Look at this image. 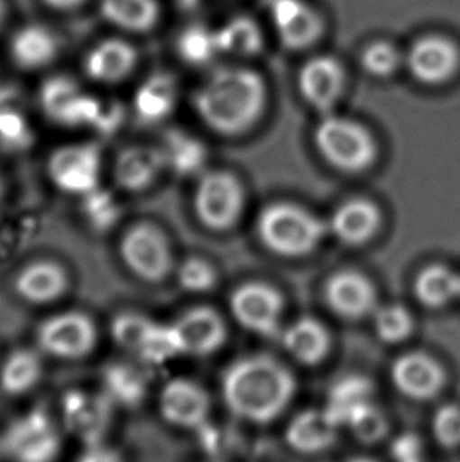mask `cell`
<instances>
[{"mask_svg": "<svg viewBox=\"0 0 460 462\" xmlns=\"http://www.w3.org/2000/svg\"><path fill=\"white\" fill-rule=\"evenodd\" d=\"M257 237L270 253L287 259L309 256L328 234L327 221L293 202H273L257 217Z\"/></svg>", "mask_w": 460, "mask_h": 462, "instance_id": "3957f363", "label": "cell"}, {"mask_svg": "<svg viewBox=\"0 0 460 462\" xmlns=\"http://www.w3.org/2000/svg\"><path fill=\"white\" fill-rule=\"evenodd\" d=\"M160 415L168 425L194 431L207 425L212 401L206 388L187 377L166 382L158 394Z\"/></svg>", "mask_w": 460, "mask_h": 462, "instance_id": "5bb4252c", "label": "cell"}, {"mask_svg": "<svg viewBox=\"0 0 460 462\" xmlns=\"http://www.w3.org/2000/svg\"><path fill=\"white\" fill-rule=\"evenodd\" d=\"M405 50L388 37H373L363 43L358 65L364 75L375 81H388L404 69Z\"/></svg>", "mask_w": 460, "mask_h": 462, "instance_id": "f546056e", "label": "cell"}, {"mask_svg": "<svg viewBox=\"0 0 460 462\" xmlns=\"http://www.w3.org/2000/svg\"><path fill=\"white\" fill-rule=\"evenodd\" d=\"M179 51L187 62L196 63V65L208 62L213 54L219 51L216 35H210L200 27H191L187 32H183V35L179 40Z\"/></svg>", "mask_w": 460, "mask_h": 462, "instance_id": "b9f144b4", "label": "cell"}, {"mask_svg": "<svg viewBox=\"0 0 460 462\" xmlns=\"http://www.w3.org/2000/svg\"><path fill=\"white\" fill-rule=\"evenodd\" d=\"M382 223L379 206L366 198L344 200L327 221L328 234L347 246L369 244L379 234Z\"/></svg>", "mask_w": 460, "mask_h": 462, "instance_id": "44dd1931", "label": "cell"}, {"mask_svg": "<svg viewBox=\"0 0 460 462\" xmlns=\"http://www.w3.org/2000/svg\"><path fill=\"white\" fill-rule=\"evenodd\" d=\"M156 325L158 324L155 320L145 318L143 314L124 312L114 319L111 335L117 346L139 358L149 343L150 337L153 335Z\"/></svg>", "mask_w": 460, "mask_h": 462, "instance_id": "d590c367", "label": "cell"}, {"mask_svg": "<svg viewBox=\"0 0 460 462\" xmlns=\"http://www.w3.org/2000/svg\"><path fill=\"white\" fill-rule=\"evenodd\" d=\"M391 451L396 462H424L423 442L415 434H402L396 439Z\"/></svg>", "mask_w": 460, "mask_h": 462, "instance_id": "ee69618b", "label": "cell"}, {"mask_svg": "<svg viewBox=\"0 0 460 462\" xmlns=\"http://www.w3.org/2000/svg\"><path fill=\"white\" fill-rule=\"evenodd\" d=\"M43 362L35 350L16 349L0 366V390L8 396H23L43 377Z\"/></svg>", "mask_w": 460, "mask_h": 462, "instance_id": "f1b7e54d", "label": "cell"}, {"mask_svg": "<svg viewBox=\"0 0 460 462\" xmlns=\"http://www.w3.org/2000/svg\"><path fill=\"white\" fill-rule=\"evenodd\" d=\"M280 337L287 354L305 366H316L330 354V331L317 319H297L282 328Z\"/></svg>", "mask_w": 460, "mask_h": 462, "instance_id": "cb8c5ba5", "label": "cell"}, {"mask_svg": "<svg viewBox=\"0 0 460 462\" xmlns=\"http://www.w3.org/2000/svg\"><path fill=\"white\" fill-rule=\"evenodd\" d=\"M62 447V430L43 409L19 415L0 438L2 457L10 462H56Z\"/></svg>", "mask_w": 460, "mask_h": 462, "instance_id": "8992f818", "label": "cell"}, {"mask_svg": "<svg viewBox=\"0 0 460 462\" xmlns=\"http://www.w3.org/2000/svg\"><path fill=\"white\" fill-rule=\"evenodd\" d=\"M4 14H5V5H4V0H0V24H2Z\"/></svg>", "mask_w": 460, "mask_h": 462, "instance_id": "c3c4849f", "label": "cell"}, {"mask_svg": "<svg viewBox=\"0 0 460 462\" xmlns=\"http://www.w3.org/2000/svg\"><path fill=\"white\" fill-rule=\"evenodd\" d=\"M230 312L244 330L259 337H280L284 300L278 289L263 282H248L232 292Z\"/></svg>", "mask_w": 460, "mask_h": 462, "instance_id": "8fae6325", "label": "cell"}, {"mask_svg": "<svg viewBox=\"0 0 460 462\" xmlns=\"http://www.w3.org/2000/svg\"><path fill=\"white\" fill-rule=\"evenodd\" d=\"M69 288V276L60 263L38 259L19 270L14 291L31 305H51L60 300Z\"/></svg>", "mask_w": 460, "mask_h": 462, "instance_id": "603a6c76", "label": "cell"}, {"mask_svg": "<svg viewBox=\"0 0 460 462\" xmlns=\"http://www.w3.org/2000/svg\"><path fill=\"white\" fill-rule=\"evenodd\" d=\"M348 69L341 57L325 51L306 56L297 73V88L308 106L331 114L347 94Z\"/></svg>", "mask_w": 460, "mask_h": 462, "instance_id": "30bf717a", "label": "cell"}, {"mask_svg": "<svg viewBox=\"0 0 460 462\" xmlns=\"http://www.w3.org/2000/svg\"><path fill=\"white\" fill-rule=\"evenodd\" d=\"M33 143L31 120L18 88L0 90V144L10 151H24Z\"/></svg>", "mask_w": 460, "mask_h": 462, "instance_id": "83f0119b", "label": "cell"}, {"mask_svg": "<svg viewBox=\"0 0 460 462\" xmlns=\"http://www.w3.org/2000/svg\"><path fill=\"white\" fill-rule=\"evenodd\" d=\"M373 316V330L380 341L385 344L404 343L415 328V319L404 305L390 303L385 307H377Z\"/></svg>", "mask_w": 460, "mask_h": 462, "instance_id": "74e56055", "label": "cell"}, {"mask_svg": "<svg viewBox=\"0 0 460 462\" xmlns=\"http://www.w3.org/2000/svg\"><path fill=\"white\" fill-rule=\"evenodd\" d=\"M105 388L109 400L120 406L136 407L149 393V379L143 369L128 363H115L105 373Z\"/></svg>", "mask_w": 460, "mask_h": 462, "instance_id": "1f68e13d", "label": "cell"}, {"mask_svg": "<svg viewBox=\"0 0 460 462\" xmlns=\"http://www.w3.org/2000/svg\"><path fill=\"white\" fill-rule=\"evenodd\" d=\"M118 251L126 269L143 282H164L174 270V254L168 236L150 221L128 227L120 238Z\"/></svg>", "mask_w": 460, "mask_h": 462, "instance_id": "ba28073f", "label": "cell"}, {"mask_svg": "<svg viewBox=\"0 0 460 462\" xmlns=\"http://www.w3.org/2000/svg\"><path fill=\"white\" fill-rule=\"evenodd\" d=\"M168 168L181 175H191L204 168L207 160L206 147L200 141L185 133H174L161 147Z\"/></svg>", "mask_w": 460, "mask_h": 462, "instance_id": "e575fe53", "label": "cell"}, {"mask_svg": "<svg viewBox=\"0 0 460 462\" xmlns=\"http://www.w3.org/2000/svg\"><path fill=\"white\" fill-rule=\"evenodd\" d=\"M48 5L54 6V8H75V6L81 5L84 0H44Z\"/></svg>", "mask_w": 460, "mask_h": 462, "instance_id": "bcb514c9", "label": "cell"}, {"mask_svg": "<svg viewBox=\"0 0 460 462\" xmlns=\"http://www.w3.org/2000/svg\"><path fill=\"white\" fill-rule=\"evenodd\" d=\"M103 155L95 144H69L52 152L48 160V175L60 191L87 196L100 188Z\"/></svg>", "mask_w": 460, "mask_h": 462, "instance_id": "7c38bea8", "label": "cell"}, {"mask_svg": "<svg viewBox=\"0 0 460 462\" xmlns=\"http://www.w3.org/2000/svg\"><path fill=\"white\" fill-rule=\"evenodd\" d=\"M97 327L87 314L65 311L44 319L37 331L38 347L60 360H79L97 346Z\"/></svg>", "mask_w": 460, "mask_h": 462, "instance_id": "4fadbf2b", "label": "cell"}, {"mask_svg": "<svg viewBox=\"0 0 460 462\" xmlns=\"http://www.w3.org/2000/svg\"><path fill=\"white\" fill-rule=\"evenodd\" d=\"M347 426L354 438L364 445L379 444L386 438L390 430L385 413L373 402L361 409L360 412L354 413V417L348 420Z\"/></svg>", "mask_w": 460, "mask_h": 462, "instance_id": "f35d334b", "label": "cell"}, {"mask_svg": "<svg viewBox=\"0 0 460 462\" xmlns=\"http://www.w3.org/2000/svg\"><path fill=\"white\" fill-rule=\"evenodd\" d=\"M179 88L172 76L155 73L139 88L134 97V113L137 119L155 125L168 119L177 106Z\"/></svg>", "mask_w": 460, "mask_h": 462, "instance_id": "d4e9b609", "label": "cell"}, {"mask_svg": "<svg viewBox=\"0 0 460 462\" xmlns=\"http://www.w3.org/2000/svg\"><path fill=\"white\" fill-rule=\"evenodd\" d=\"M432 436L437 444L445 450L460 448V406L459 404H445L438 407L432 419Z\"/></svg>", "mask_w": 460, "mask_h": 462, "instance_id": "60d3db41", "label": "cell"}, {"mask_svg": "<svg viewBox=\"0 0 460 462\" xmlns=\"http://www.w3.org/2000/svg\"><path fill=\"white\" fill-rule=\"evenodd\" d=\"M268 16L276 42L290 52L311 54L328 33V19L311 0H271Z\"/></svg>", "mask_w": 460, "mask_h": 462, "instance_id": "52a82bcc", "label": "cell"}, {"mask_svg": "<svg viewBox=\"0 0 460 462\" xmlns=\"http://www.w3.org/2000/svg\"><path fill=\"white\" fill-rule=\"evenodd\" d=\"M124 120V107L117 101L105 103V101L97 100L95 105L94 116L88 126H92L95 132L113 133L117 130Z\"/></svg>", "mask_w": 460, "mask_h": 462, "instance_id": "7bdbcfd3", "label": "cell"}, {"mask_svg": "<svg viewBox=\"0 0 460 462\" xmlns=\"http://www.w3.org/2000/svg\"><path fill=\"white\" fill-rule=\"evenodd\" d=\"M417 300L429 310H440L460 299V273L443 263H432L418 272L413 282Z\"/></svg>", "mask_w": 460, "mask_h": 462, "instance_id": "4316f807", "label": "cell"}, {"mask_svg": "<svg viewBox=\"0 0 460 462\" xmlns=\"http://www.w3.org/2000/svg\"><path fill=\"white\" fill-rule=\"evenodd\" d=\"M136 50L122 40H107L98 44L86 59V73L94 81L120 82L136 65Z\"/></svg>", "mask_w": 460, "mask_h": 462, "instance_id": "484cf974", "label": "cell"}, {"mask_svg": "<svg viewBox=\"0 0 460 462\" xmlns=\"http://www.w3.org/2000/svg\"><path fill=\"white\" fill-rule=\"evenodd\" d=\"M244 188L229 171H208L202 174L194 193V212L207 229L229 231L244 210Z\"/></svg>", "mask_w": 460, "mask_h": 462, "instance_id": "9c48e42d", "label": "cell"}, {"mask_svg": "<svg viewBox=\"0 0 460 462\" xmlns=\"http://www.w3.org/2000/svg\"><path fill=\"white\" fill-rule=\"evenodd\" d=\"M297 382L290 369L273 356H242L225 369L221 393L236 419L268 425L292 404Z\"/></svg>", "mask_w": 460, "mask_h": 462, "instance_id": "7a4b0ae2", "label": "cell"}, {"mask_svg": "<svg viewBox=\"0 0 460 462\" xmlns=\"http://www.w3.org/2000/svg\"><path fill=\"white\" fill-rule=\"evenodd\" d=\"M404 69L428 88H438L460 75V40L443 29L419 32L405 46Z\"/></svg>", "mask_w": 460, "mask_h": 462, "instance_id": "5b68a950", "label": "cell"}, {"mask_svg": "<svg viewBox=\"0 0 460 462\" xmlns=\"http://www.w3.org/2000/svg\"><path fill=\"white\" fill-rule=\"evenodd\" d=\"M345 462H379L377 459H373V457H350V459H347Z\"/></svg>", "mask_w": 460, "mask_h": 462, "instance_id": "7dc6e473", "label": "cell"}, {"mask_svg": "<svg viewBox=\"0 0 460 462\" xmlns=\"http://www.w3.org/2000/svg\"><path fill=\"white\" fill-rule=\"evenodd\" d=\"M168 168L161 147L134 144L118 152L114 160V181L128 193H141L155 183Z\"/></svg>", "mask_w": 460, "mask_h": 462, "instance_id": "ffe728a7", "label": "cell"}, {"mask_svg": "<svg viewBox=\"0 0 460 462\" xmlns=\"http://www.w3.org/2000/svg\"><path fill=\"white\" fill-rule=\"evenodd\" d=\"M62 423L84 447L101 444L113 423V401L105 393L69 392L62 401Z\"/></svg>", "mask_w": 460, "mask_h": 462, "instance_id": "9a60e30c", "label": "cell"}, {"mask_svg": "<svg viewBox=\"0 0 460 462\" xmlns=\"http://www.w3.org/2000/svg\"><path fill=\"white\" fill-rule=\"evenodd\" d=\"M2 193H4V185H2V179H0V199H2Z\"/></svg>", "mask_w": 460, "mask_h": 462, "instance_id": "681fc988", "label": "cell"}, {"mask_svg": "<svg viewBox=\"0 0 460 462\" xmlns=\"http://www.w3.org/2000/svg\"><path fill=\"white\" fill-rule=\"evenodd\" d=\"M0 457H2V450H0Z\"/></svg>", "mask_w": 460, "mask_h": 462, "instance_id": "f907efd6", "label": "cell"}, {"mask_svg": "<svg viewBox=\"0 0 460 462\" xmlns=\"http://www.w3.org/2000/svg\"><path fill=\"white\" fill-rule=\"evenodd\" d=\"M325 301L339 318L347 320L373 316L377 310L373 282L356 270H339L325 282Z\"/></svg>", "mask_w": 460, "mask_h": 462, "instance_id": "ac0fdd59", "label": "cell"}, {"mask_svg": "<svg viewBox=\"0 0 460 462\" xmlns=\"http://www.w3.org/2000/svg\"><path fill=\"white\" fill-rule=\"evenodd\" d=\"M343 426L327 409H306L297 413L286 428V444L299 455L314 457L336 444Z\"/></svg>", "mask_w": 460, "mask_h": 462, "instance_id": "7402d4cb", "label": "cell"}, {"mask_svg": "<svg viewBox=\"0 0 460 462\" xmlns=\"http://www.w3.org/2000/svg\"><path fill=\"white\" fill-rule=\"evenodd\" d=\"M390 375L399 393L419 402L434 400L446 385V373L438 360L418 350L398 356Z\"/></svg>", "mask_w": 460, "mask_h": 462, "instance_id": "2e32d148", "label": "cell"}, {"mask_svg": "<svg viewBox=\"0 0 460 462\" xmlns=\"http://www.w3.org/2000/svg\"><path fill=\"white\" fill-rule=\"evenodd\" d=\"M170 327L181 356H212L223 347L227 337L225 319L210 307L189 308Z\"/></svg>", "mask_w": 460, "mask_h": 462, "instance_id": "e0dca14e", "label": "cell"}, {"mask_svg": "<svg viewBox=\"0 0 460 462\" xmlns=\"http://www.w3.org/2000/svg\"><path fill=\"white\" fill-rule=\"evenodd\" d=\"M202 124L221 136H240L262 119L268 105V84L259 69L246 63L213 69L194 94Z\"/></svg>", "mask_w": 460, "mask_h": 462, "instance_id": "6da1fadb", "label": "cell"}, {"mask_svg": "<svg viewBox=\"0 0 460 462\" xmlns=\"http://www.w3.org/2000/svg\"><path fill=\"white\" fill-rule=\"evenodd\" d=\"M216 43L221 52L257 54L263 46V32L254 19L235 18L216 33Z\"/></svg>", "mask_w": 460, "mask_h": 462, "instance_id": "8d00e7d4", "label": "cell"}, {"mask_svg": "<svg viewBox=\"0 0 460 462\" xmlns=\"http://www.w3.org/2000/svg\"><path fill=\"white\" fill-rule=\"evenodd\" d=\"M314 144L331 168L347 174L364 172L377 160V143L366 126L335 113L322 116Z\"/></svg>", "mask_w": 460, "mask_h": 462, "instance_id": "277c9868", "label": "cell"}, {"mask_svg": "<svg viewBox=\"0 0 460 462\" xmlns=\"http://www.w3.org/2000/svg\"><path fill=\"white\" fill-rule=\"evenodd\" d=\"M57 54L54 35L43 27H25L13 38L12 56L18 67L24 69H41L52 62Z\"/></svg>", "mask_w": 460, "mask_h": 462, "instance_id": "d6a6232c", "label": "cell"}, {"mask_svg": "<svg viewBox=\"0 0 460 462\" xmlns=\"http://www.w3.org/2000/svg\"><path fill=\"white\" fill-rule=\"evenodd\" d=\"M373 383L361 375H348L337 381L328 393L325 409L341 426H347L348 420L373 401Z\"/></svg>", "mask_w": 460, "mask_h": 462, "instance_id": "4dcf8cb0", "label": "cell"}, {"mask_svg": "<svg viewBox=\"0 0 460 462\" xmlns=\"http://www.w3.org/2000/svg\"><path fill=\"white\" fill-rule=\"evenodd\" d=\"M41 109L48 119L63 126H88L97 98L82 94L71 78L56 76L44 82L40 92Z\"/></svg>", "mask_w": 460, "mask_h": 462, "instance_id": "d6986e66", "label": "cell"}, {"mask_svg": "<svg viewBox=\"0 0 460 462\" xmlns=\"http://www.w3.org/2000/svg\"><path fill=\"white\" fill-rule=\"evenodd\" d=\"M103 16L126 31H150L160 14L156 0H103Z\"/></svg>", "mask_w": 460, "mask_h": 462, "instance_id": "836d02e7", "label": "cell"}, {"mask_svg": "<svg viewBox=\"0 0 460 462\" xmlns=\"http://www.w3.org/2000/svg\"><path fill=\"white\" fill-rule=\"evenodd\" d=\"M76 462H124L120 451L101 442V444L84 447Z\"/></svg>", "mask_w": 460, "mask_h": 462, "instance_id": "f6af8a7d", "label": "cell"}, {"mask_svg": "<svg viewBox=\"0 0 460 462\" xmlns=\"http://www.w3.org/2000/svg\"><path fill=\"white\" fill-rule=\"evenodd\" d=\"M177 280L180 288L191 294L210 292L216 282L218 273L212 263L202 257H188L177 270Z\"/></svg>", "mask_w": 460, "mask_h": 462, "instance_id": "ab89813d", "label": "cell"}]
</instances>
